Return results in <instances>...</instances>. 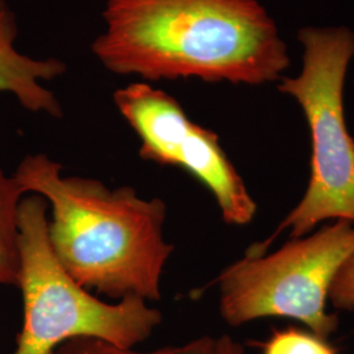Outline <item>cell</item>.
Listing matches in <instances>:
<instances>
[{
	"label": "cell",
	"mask_w": 354,
	"mask_h": 354,
	"mask_svg": "<svg viewBox=\"0 0 354 354\" xmlns=\"http://www.w3.org/2000/svg\"><path fill=\"white\" fill-rule=\"evenodd\" d=\"M24 192L0 169V286H17L20 273L19 213Z\"/></svg>",
	"instance_id": "obj_8"
},
{
	"label": "cell",
	"mask_w": 354,
	"mask_h": 354,
	"mask_svg": "<svg viewBox=\"0 0 354 354\" xmlns=\"http://www.w3.org/2000/svg\"><path fill=\"white\" fill-rule=\"evenodd\" d=\"M353 253L354 225L345 219L276 252L248 251L216 279L221 315L231 327L263 317L294 319L328 340L339 328L337 315L327 311L329 289Z\"/></svg>",
	"instance_id": "obj_5"
},
{
	"label": "cell",
	"mask_w": 354,
	"mask_h": 354,
	"mask_svg": "<svg viewBox=\"0 0 354 354\" xmlns=\"http://www.w3.org/2000/svg\"><path fill=\"white\" fill-rule=\"evenodd\" d=\"M304 67L283 77L282 93L301 105L311 136V176L302 200L274 234L250 251L266 253L279 234L291 239L308 235L320 222L345 219L354 225V140L344 112V87L354 57V33L348 28H304Z\"/></svg>",
	"instance_id": "obj_4"
},
{
	"label": "cell",
	"mask_w": 354,
	"mask_h": 354,
	"mask_svg": "<svg viewBox=\"0 0 354 354\" xmlns=\"http://www.w3.org/2000/svg\"><path fill=\"white\" fill-rule=\"evenodd\" d=\"M114 104L140 137L142 159L188 171L212 192L228 225L252 222L257 205L214 131L190 121L172 96L147 83L117 89Z\"/></svg>",
	"instance_id": "obj_6"
},
{
	"label": "cell",
	"mask_w": 354,
	"mask_h": 354,
	"mask_svg": "<svg viewBox=\"0 0 354 354\" xmlns=\"http://www.w3.org/2000/svg\"><path fill=\"white\" fill-rule=\"evenodd\" d=\"M328 299L336 308L354 310V253L333 279Z\"/></svg>",
	"instance_id": "obj_11"
},
{
	"label": "cell",
	"mask_w": 354,
	"mask_h": 354,
	"mask_svg": "<svg viewBox=\"0 0 354 354\" xmlns=\"http://www.w3.org/2000/svg\"><path fill=\"white\" fill-rule=\"evenodd\" d=\"M48 201L32 194L20 203V273L23 326L13 354H55L68 340L96 337L122 348L146 342L162 313L138 297L111 304L73 279L51 250Z\"/></svg>",
	"instance_id": "obj_3"
},
{
	"label": "cell",
	"mask_w": 354,
	"mask_h": 354,
	"mask_svg": "<svg viewBox=\"0 0 354 354\" xmlns=\"http://www.w3.org/2000/svg\"><path fill=\"white\" fill-rule=\"evenodd\" d=\"M214 346V337L203 336L183 345L165 346L149 353H140L133 351V348H122L102 339L77 337L62 344L55 354H213Z\"/></svg>",
	"instance_id": "obj_9"
},
{
	"label": "cell",
	"mask_w": 354,
	"mask_h": 354,
	"mask_svg": "<svg viewBox=\"0 0 354 354\" xmlns=\"http://www.w3.org/2000/svg\"><path fill=\"white\" fill-rule=\"evenodd\" d=\"M17 26L8 7L0 10V91L10 92L30 112L61 117L62 109L53 92L42 86L64 74L58 59H33L15 48Z\"/></svg>",
	"instance_id": "obj_7"
},
{
	"label": "cell",
	"mask_w": 354,
	"mask_h": 354,
	"mask_svg": "<svg viewBox=\"0 0 354 354\" xmlns=\"http://www.w3.org/2000/svg\"><path fill=\"white\" fill-rule=\"evenodd\" d=\"M6 7H7L6 1H4V0H0V10H3V8H6Z\"/></svg>",
	"instance_id": "obj_13"
},
{
	"label": "cell",
	"mask_w": 354,
	"mask_h": 354,
	"mask_svg": "<svg viewBox=\"0 0 354 354\" xmlns=\"http://www.w3.org/2000/svg\"><path fill=\"white\" fill-rule=\"evenodd\" d=\"M102 16L92 50L114 74L260 86L289 66L257 0H108Z\"/></svg>",
	"instance_id": "obj_1"
},
{
	"label": "cell",
	"mask_w": 354,
	"mask_h": 354,
	"mask_svg": "<svg viewBox=\"0 0 354 354\" xmlns=\"http://www.w3.org/2000/svg\"><path fill=\"white\" fill-rule=\"evenodd\" d=\"M213 354H247L244 346L235 342L231 336L223 335L215 339V346Z\"/></svg>",
	"instance_id": "obj_12"
},
{
	"label": "cell",
	"mask_w": 354,
	"mask_h": 354,
	"mask_svg": "<svg viewBox=\"0 0 354 354\" xmlns=\"http://www.w3.org/2000/svg\"><path fill=\"white\" fill-rule=\"evenodd\" d=\"M257 345L263 354H337L328 340L295 327L274 329L266 342Z\"/></svg>",
	"instance_id": "obj_10"
},
{
	"label": "cell",
	"mask_w": 354,
	"mask_h": 354,
	"mask_svg": "<svg viewBox=\"0 0 354 354\" xmlns=\"http://www.w3.org/2000/svg\"><path fill=\"white\" fill-rule=\"evenodd\" d=\"M24 193L51 206L48 235L54 256L87 290L113 299L162 298L165 266L175 251L165 241L167 205L134 188H108L96 178L64 176L48 155H26L12 175Z\"/></svg>",
	"instance_id": "obj_2"
}]
</instances>
